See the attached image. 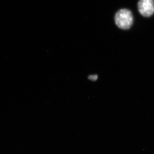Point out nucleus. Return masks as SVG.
Listing matches in <instances>:
<instances>
[{"mask_svg":"<svg viewBox=\"0 0 154 154\" xmlns=\"http://www.w3.org/2000/svg\"><path fill=\"white\" fill-rule=\"evenodd\" d=\"M88 79L89 80H91V81H96L98 79V76L96 75H91L88 77Z\"/></svg>","mask_w":154,"mask_h":154,"instance_id":"3","label":"nucleus"},{"mask_svg":"<svg viewBox=\"0 0 154 154\" xmlns=\"http://www.w3.org/2000/svg\"><path fill=\"white\" fill-rule=\"evenodd\" d=\"M138 11L144 17H150L154 13V0H139Z\"/></svg>","mask_w":154,"mask_h":154,"instance_id":"2","label":"nucleus"},{"mask_svg":"<svg viewBox=\"0 0 154 154\" xmlns=\"http://www.w3.org/2000/svg\"><path fill=\"white\" fill-rule=\"evenodd\" d=\"M115 22L121 29H129L132 26L134 18L131 11L127 9H120L115 15Z\"/></svg>","mask_w":154,"mask_h":154,"instance_id":"1","label":"nucleus"}]
</instances>
